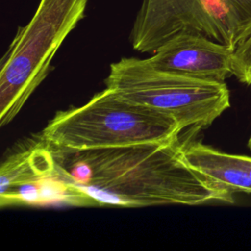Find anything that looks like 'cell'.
Masks as SVG:
<instances>
[{
  "label": "cell",
  "instance_id": "cell-2",
  "mask_svg": "<svg viewBox=\"0 0 251 251\" xmlns=\"http://www.w3.org/2000/svg\"><path fill=\"white\" fill-rule=\"evenodd\" d=\"M180 132L175 119L106 87L85 104L58 112L41 138L52 148L89 150L177 140Z\"/></svg>",
  "mask_w": 251,
  "mask_h": 251
},
{
  "label": "cell",
  "instance_id": "cell-7",
  "mask_svg": "<svg viewBox=\"0 0 251 251\" xmlns=\"http://www.w3.org/2000/svg\"><path fill=\"white\" fill-rule=\"evenodd\" d=\"M185 161L209 180L230 192L251 194V178L240 155L219 151L201 142L181 145Z\"/></svg>",
  "mask_w": 251,
  "mask_h": 251
},
{
  "label": "cell",
  "instance_id": "cell-5",
  "mask_svg": "<svg viewBox=\"0 0 251 251\" xmlns=\"http://www.w3.org/2000/svg\"><path fill=\"white\" fill-rule=\"evenodd\" d=\"M251 27V0H142L130 43L154 53L176 36L196 34L234 49Z\"/></svg>",
  "mask_w": 251,
  "mask_h": 251
},
{
  "label": "cell",
  "instance_id": "cell-3",
  "mask_svg": "<svg viewBox=\"0 0 251 251\" xmlns=\"http://www.w3.org/2000/svg\"><path fill=\"white\" fill-rule=\"evenodd\" d=\"M105 84L128 101L175 119L181 130L206 128L230 106L225 81L163 72L147 59L122 58L113 63Z\"/></svg>",
  "mask_w": 251,
  "mask_h": 251
},
{
  "label": "cell",
  "instance_id": "cell-9",
  "mask_svg": "<svg viewBox=\"0 0 251 251\" xmlns=\"http://www.w3.org/2000/svg\"><path fill=\"white\" fill-rule=\"evenodd\" d=\"M57 170L53 151L46 143L35 145L7 158L0 168V194L37 182Z\"/></svg>",
  "mask_w": 251,
  "mask_h": 251
},
{
  "label": "cell",
  "instance_id": "cell-11",
  "mask_svg": "<svg viewBox=\"0 0 251 251\" xmlns=\"http://www.w3.org/2000/svg\"><path fill=\"white\" fill-rule=\"evenodd\" d=\"M240 159L242 161V164L244 165L250 178H251V157H248V156H243V155H240Z\"/></svg>",
  "mask_w": 251,
  "mask_h": 251
},
{
  "label": "cell",
  "instance_id": "cell-12",
  "mask_svg": "<svg viewBox=\"0 0 251 251\" xmlns=\"http://www.w3.org/2000/svg\"><path fill=\"white\" fill-rule=\"evenodd\" d=\"M248 148L251 150V136H250V138H249V140H248Z\"/></svg>",
  "mask_w": 251,
  "mask_h": 251
},
{
  "label": "cell",
  "instance_id": "cell-4",
  "mask_svg": "<svg viewBox=\"0 0 251 251\" xmlns=\"http://www.w3.org/2000/svg\"><path fill=\"white\" fill-rule=\"evenodd\" d=\"M88 0H40L2 59L0 125H8L43 81L66 37L84 17Z\"/></svg>",
  "mask_w": 251,
  "mask_h": 251
},
{
  "label": "cell",
  "instance_id": "cell-6",
  "mask_svg": "<svg viewBox=\"0 0 251 251\" xmlns=\"http://www.w3.org/2000/svg\"><path fill=\"white\" fill-rule=\"evenodd\" d=\"M147 61L157 70L192 78L225 81L233 75L232 49L202 35L176 36Z\"/></svg>",
  "mask_w": 251,
  "mask_h": 251
},
{
  "label": "cell",
  "instance_id": "cell-10",
  "mask_svg": "<svg viewBox=\"0 0 251 251\" xmlns=\"http://www.w3.org/2000/svg\"><path fill=\"white\" fill-rule=\"evenodd\" d=\"M232 70L239 81L251 84V27L232 50Z\"/></svg>",
  "mask_w": 251,
  "mask_h": 251
},
{
  "label": "cell",
  "instance_id": "cell-1",
  "mask_svg": "<svg viewBox=\"0 0 251 251\" xmlns=\"http://www.w3.org/2000/svg\"><path fill=\"white\" fill-rule=\"evenodd\" d=\"M51 149L58 171L95 206H194L234 201L232 193L188 165L177 140L89 150Z\"/></svg>",
  "mask_w": 251,
  "mask_h": 251
},
{
  "label": "cell",
  "instance_id": "cell-8",
  "mask_svg": "<svg viewBox=\"0 0 251 251\" xmlns=\"http://www.w3.org/2000/svg\"><path fill=\"white\" fill-rule=\"evenodd\" d=\"M46 204L95 206L91 198L72 183L58 169L53 175L37 182L19 186L0 194L1 207Z\"/></svg>",
  "mask_w": 251,
  "mask_h": 251
}]
</instances>
